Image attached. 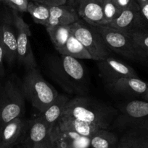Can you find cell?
<instances>
[{
  "mask_svg": "<svg viewBox=\"0 0 148 148\" xmlns=\"http://www.w3.org/2000/svg\"><path fill=\"white\" fill-rule=\"evenodd\" d=\"M118 114L116 108L100 100L78 95L68 101L62 116L95 124L102 129H110Z\"/></svg>",
  "mask_w": 148,
  "mask_h": 148,
  "instance_id": "1",
  "label": "cell"
},
{
  "mask_svg": "<svg viewBox=\"0 0 148 148\" xmlns=\"http://www.w3.org/2000/svg\"><path fill=\"white\" fill-rule=\"evenodd\" d=\"M48 69L52 79L67 92L84 95L86 92V70L79 59L60 54L49 59Z\"/></svg>",
  "mask_w": 148,
  "mask_h": 148,
  "instance_id": "2",
  "label": "cell"
},
{
  "mask_svg": "<svg viewBox=\"0 0 148 148\" xmlns=\"http://www.w3.org/2000/svg\"><path fill=\"white\" fill-rule=\"evenodd\" d=\"M22 87L26 98L40 114L46 110L59 94L44 79L37 67L26 70Z\"/></svg>",
  "mask_w": 148,
  "mask_h": 148,
  "instance_id": "3",
  "label": "cell"
},
{
  "mask_svg": "<svg viewBox=\"0 0 148 148\" xmlns=\"http://www.w3.org/2000/svg\"><path fill=\"white\" fill-rule=\"evenodd\" d=\"M25 96L23 87L15 79H9L0 88V125L4 126L25 114Z\"/></svg>",
  "mask_w": 148,
  "mask_h": 148,
  "instance_id": "4",
  "label": "cell"
},
{
  "mask_svg": "<svg viewBox=\"0 0 148 148\" xmlns=\"http://www.w3.org/2000/svg\"><path fill=\"white\" fill-rule=\"evenodd\" d=\"M71 32L91 54L92 60H102L109 56L110 51L104 44L96 26L79 20L70 25Z\"/></svg>",
  "mask_w": 148,
  "mask_h": 148,
  "instance_id": "5",
  "label": "cell"
},
{
  "mask_svg": "<svg viewBox=\"0 0 148 148\" xmlns=\"http://www.w3.org/2000/svg\"><path fill=\"white\" fill-rule=\"evenodd\" d=\"M96 27L110 51L131 60H140L145 58L127 33L107 25H98Z\"/></svg>",
  "mask_w": 148,
  "mask_h": 148,
  "instance_id": "6",
  "label": "cell"
},
{
  "mask_svg": "<svg viewBox=\"0 0 148 148\" xmlns=\"http://www.w3.org/2000/svg\"><path fill=\"white\" fill-rule=\"evenodd\" d=\"M113 125L121 130H142L148 127V101L132 100L119 108Z\"/></svg>",
  "mask_w": 148,
  "mask_h": 148,
  "instance_id": "7",
  "label": "cell"
},
{
  "mask_svg": "<svg viewBox=\"0 0 148 148\" xmlns=\"http://www.w3.org/2000/svg\"><path fill=\"white\" fill-rule=\"evenodd\" d=\"M51 128L40 116L26 121L17 148H52Z\"/></svg>",
  "mask_w": 148,
  "mask_h": 148,
  "instance_id": "8",
  "label": "cell"
},
{
  "mask_svg": "<svg viewBox=\"0 0 148 148\" xmlns=\"http://www.w3.org/2000/svg\"><path fill=\"white\" fill-rule=\"evenodd\" d=\"M12 21L17 33V62L26 70L37 67L34 54L30 43V27L18 12L12 10Z\"/></svg>",
  "mask_w": 148,
  "mask_h": 148,
  "instance_id": "9",
  "label": "cell"
},
{
  "mask_svg": "<svg viewBox=\"0 0 148 148\" xmlns=\"http://www.w3.org/2000/svg\"><path fill=\"white\" fill-rule=\"evenodd\" d=\"M97 65L99 75L106 84L124 77H139L131 66L115 58L107 56L102 60L98 61Z\"/></svg>",
  "mask_w": 148,
  "mask_h": 148,
  "instance_id": "10",
  "label": "cell"
},
{
  "mask_svg": "<svg viewBox=\"0 0 148 148\" xmlns=\"http://www.w3.org/2000/svg\"><path fill=\"white\" fill-rule=\"evenodd\" d=\"M106 25L126 32L128 34L136 30H148L142 22L138 3L122 10L115 20Z\"/></svg>",
  "mask_w": 148,
  "mask_h": 148,
  "instance_id": "11",
  "label": "cell"
},
{
  "mask_svg": "<svg viewBox=\"0 0 148 148\" xmlns=\"http://www.w3.org/2000/svg\"><path fill=\"white\" fill-rule=\"evenodd\" d=\"M52 148H89L90 138L75 132L62 130L57 124L50 131Z\"/></svg>",
  "mask_w": 148,
  "mask_h": 148,
  "instance_id": "12",
  "label": "cell"
},
{
  "mask_svg": "<svg viewBox=\"0 0 148 148\" xmlns=\"http://www.w3.org/2000/svg\"><path fill=\"white\" fill-rule=\"evenodd\" d=\"M116 93L142 96L148 89V83L135 77H124L107 84Z\"/></svg>",
  "mask_w": 148,
  "mask_h": 148,
  "instance_id": "13",
  "label": "cell"
},
{
  "mask_svg": "<svg viewBox=\"0 0 148 148\" xmlns=\"http://www.w3.org/2000/svg\"><path fill=\"white\" fill-rule=\"evenodd\" d=\"M105 0H84L78 11L80 17L94 26L105 25L103 16V6Z\"/></svg>",
  "mask_w": 148,
  "mask_h": 148,
  "instance_id": "14",
  "label": "cell"
},
{
  "mask_svg": "<svg viewBox=\"0 0 148 148\" xmlns=\"http://www.w3.org/2000/svg\"><path fill=\"white\" fill-rule=\"evenodd\" d=\"M49 21L46 27L71 25L81 18L78 11L68 4L49 7Z\"/></svg>",
  "mask_w": 148,
  "mask_h": 148,
  "instance_id": "15",
  "label": "cell"
},
{
  "mask_svg": "<svg viewBox=\"0 0 148 148\" xmlns=\"http://www.w3.org/2000/svg\"><path fill=\"white\" fill-rule=\"evenodd\" d=\"M1 26V40L4 51V59L10 64L17 61V33L15 27L10 23H3Z\"/></svg>",
  "mask_w": 148,
  "mask_h": 148,
  "instance_id": "16",
  "label": "cell"
},
{
  "mask_svg": "<svg viewBox=\"0 0 148 148\" xmlns=\"http://www.w3.org/2000/svg\"><path fill=\"white\" fill-rule=\"evenodd\" d=\"M56 124L61 130L75 132L80 135L89 138L102 129L95 124H89L65 116H62Z\"/></svg>",
  "mask_w": 148,
  "mask_h": 148,
  "instance_id": "17",
  "label": "cell"
},
{
  "mask_svg": "<svg viewBox=\"0 0 148 148\" xmlns=\"http://www.w3.org/2000/svg\"><path fill=\"white\" fill-rule=\"evenodd\" d=\"M27 120L16 118L9 121L2 127L1 142L4 144L16 147L20 141Z\"/></svg>",
  "mask_w": 148,
  "mask_h": 148,
  "instance_id": "18",
  "label": "cell"
},
{
  "mask_svg": "<svg viewBox=\"0 0 148 148\" xmlns=\"http://www.w3.org/2000/svg\"><path fill=\"white\" fill-rule=\"evenodd\" d=\"M70 98L64 95L58 94L56 99L46 108L44 112L39 114L44 122L52 129L57 123L65 111V106Z\"/></svg>",
  "mask_w": 148,
  "mask_h": 148,
  "instance_id": "19",
  "label": "cell"
},
{
  "mask_svg": "<svg viewBox=\"0 0 148 148\" xmlns=\"http://www.w3.org/2000/svg\"><path fill=\"white\" fill-rule=\"evenodd\" d=\"M57 51L59 54L68 55L78 59H92L91 54L84 45L72 33L64 46L57 50Z\"/></svg>",
  "mask_w": 148,
  "mask_h": 148,
  "instance_id": "20",
  "label": "cell"
},
{
  "mask_svg": "<svg viewBox=\"0 0 148 148\" xmlns=\"http://www.w3.org/2000/svg\"><path fill=\"white\" fill-rule=\"evenodd\" d=\"M119 138L109 129H101L90 137V148H117Z\"/></svg>",
  "mask_w": 148,
  "mask_h": 148,
  "instance_id": "21",
  "label": "cell"
},
{
  "mask_svg": "<svg viewBox=\"0 0 148 148\" xmlns=\"http://www.w3.org/2000/svg\"><path fill=\"white\" fill-rule=\"evenodd\" d=\"M117 148H148L145 137L136 130H127L119 139Z\"/></svg>",
  "mask_w": 148,
  "mask_h": 148,
  "instance_id": "22",
  "label": "cell"
},
{
  "mask_svg": "<svg viewBox=\"0 0 148 148\" xmlns=\"http://www.w3.org/2000/svg\"><path fill=\"white\" fill-rule=\"evenodd\" d=\"M46 30L56 50H58L64 46L71 34L70 25H55L46 27Z\"/></svg>",
  "mask_w": 148,
  "mask_h": 148,
  "instance_id": "23",
  "label": "cell"
},
{
  "mask_svg": "<svg viewBox=\"0 0 148 148\" xmlns=\"http://www.w3.org/2000/svg\"><path fill=\"white\" fill-rule=\"evenodd\" d=\"M27 12L30 14L33 21L46 27L49 18V6L44 3L28 1Z\"/></svg>",
  "mask_w": 148,
  "mask_h": 148,
  "instance_id": "24",
  "label": "cell"
},
{
  "mask_svg": "<svg viewBox=\"0 0 148 148\" xmlns=\"http://www.w3.org/2000/svg\"><path fill=\"white\" fill-rule=\"evenodd\" d=\"M133 40L135 46L143 56L146 58L148 55V30H136L129 33Z\"/></svg>",
  "mask_w": 148,
  "mask_h": 148,
  "instance_id": "25",
  "label": "cell"
},
{
  "mask_svg": "<svg viewBox=\"0 0 148 148\" xmlns=\"http://www.w3.org/2000/svg\"><path fill=\"white\" fill-rule=\"evenodd\" d=\"M121 11L113 0H105L103 6V16L106 25L115 20Z\"/></svg>",
  "mask_w": 148,
  "mask_h": 148,
  "instance_id": "26",
  "label": "cell"
},
{
  "mask_svg": "<svg viewBox=\"0 0 148 148\" xmlns=\"http://www.w3.org/2000/svg\"><path fill=\"white\" fill-rule=\"evenodd\" d=\"M12 10L18 12H27L28 0H2Z\"/></svg>",
  "mask_w": 148,
  "mask_h": 148,
  "instance_id": "27",
  "label": "cell"
},
{
  "mask_svg": "<svg viewBox=\"0 0 148 148\" xmlns=\"http://www.w3.org/2000/svg\"><path fill=\"white\" fill-rule=\"evenodd\" d=\"M141 17L145 27L148 30V2L139 5Z\"/></svg>",
  "mask_w": 148,
  "mask_h": 148,
  "instance_id": "28",
  "label": "cell"
},
{
  "mask_svg": "<svg viewBox=\"0 0 148 148\" xmlns=\"http://www.w3.org/2000/svg\"><path fill=\"white\" fill-rule=\"evenodd\" d=\"M4 51L1 40V29L0 26V79L4 75Z\"/></svg>",
  "mask_w": 148,
  "mask_h": 148,
  "instance_id": "29",
  "label": "cell"
},
{
  "mask_svg": "<svg viewBox=\"0 0 148 148\" xmlns=\"http://www.w3.org/2000/svg\"><path fill=\"white\" fill-rule=\"evenodd\" d=\"M113 1L121 10L128 8V7L137 3L135 0H113Z\"/></svg>",
  "mask_w": 148,
  "mask_h": 148,
  "instance_id": "30",
  "label": "cell"
},
{
  "mask_svg": "<svg viewBox=\"0 0 148 148\" xmlns=\"http://www.w3.org/2000/svg\"><path fill=\"white\" fill-rule=\"evenodd\" d=\"M44 3L46 5L52 7V6L62 5L67 4L68 0H43Z\"/></svg>",
  "mask_w": 148,
  "mask_h": 148,
  "instance_id": "31",
  "label": "cell"
},
{
  "mask_svg": "<svg viewBox=\"0 0 148 148\" xmlns=\"http://www.w3.org/2000/svg\"><path fill=\"white\" fill-rule=\"evenodd\" d=\"M83 1H84V0H68L67 4L72 6L73 7H74V8L77 10H78V7H79L80 4H81Z\"/></svg>",
  "mask_w": 148,
  "mask_h": 148,
  "instance_id": "32",
  "label": "cell"
},
{
  "mask_svg": "<svg viewBox=\"0 0 148 148\" xmlns=\"http://www.w3.org/2000/svg\"><path fill=\"white\" fill-rule=\"evenodd\" d=\"M139 130V131L142 133V135L144 136L145 140H146V143L147 144V147H148V127L147 128L142 129V130Z\"/></svg>",
  "mask_w": 148,
  "mask_h": 148,
  "instance_id": "33",
  "label": "cell"
},
{
  "mask_svg": "<svg viewBox=\"0 0 148 148\" xmlns=\"http://www.w3.org/2000/svg\"><path fill=\"white\" fill-rule=\"evenodd\" d=\"M0 148H15V147L8 145L4 144V143H2L1 142H0Z\"/></svg>",
  "mask_w": 148,
  "mask_h": 148,
  "instance_id": "34",
  "label": "cell"
},
{
  "mask_svg": "<svg viewBox=\"0 0 148 148\" xmlns=\"http://www.w3.org/2000/svg\"><path fill=\"white\" fill-rule=\"evenodd\" d=\"M135 1L138 3L139 5H141V4H145V3L148 2V0H135Z\"/></svg>",
  "mask_w": 148,
  "mask_h": 148,
  "instance_id": "35",
  "label": "cell"
},
{
  "mask_svg": "<svg viewBox=\"0 0 148 148\" xmlns=\"http://www.w3.org/2000/svg\"><path fill=\"white\" fill-rule=\"evenodd\" d=\"M142 98H143V100H145V101H148V89H147V90L146 91V92H145V93L142 95Z\"/></svg>",
  "mask_w": 148,
  "mask_h": 148,
  "instance_id": "36",
  "label": "cell"
},
{
  "mask_svg": "<svg viewBox=\"0 0 148 148\" xmlns=\"http://www.w3.org/2000/svg\"><path fill=\"white\" fill-rule=\"evenodd\" d=\"M28 1H37V2H40V3H44L43 0H28Z\"/></svg>",
  "mask_w": 148,
  "mask_h": 148,
  "instance_id": "37",
  "label": "cell"
},
{
  "mask_svg": "<svg viewBox=\"0 0 148 148\" xmlns=\"http://www.w3.org/2000/svg\"><path fill=\"white\" fill-rule=\"evenodd\" d=\"M1 130H2V126L0 125V142H1Z\"/></svg>",
  "mask_w": 148,
  "mask_h": 148,
  "instance_id": "38",
  "label": "cell"
},
{
  "mask_svg": "<svg viewBox=\"0 0 148 148\" xmlns=\"http://www.w3.org/2000/svg\"><path fill=\"white\" fill-rule=\"evenodd\" d=\"M147 57H148V55H147Z\"/></svg>",
  "mask_w": 148,
  "mask_h": 148,
  "instance_id": "39",
  "label": "cell"
}]
</instances>
